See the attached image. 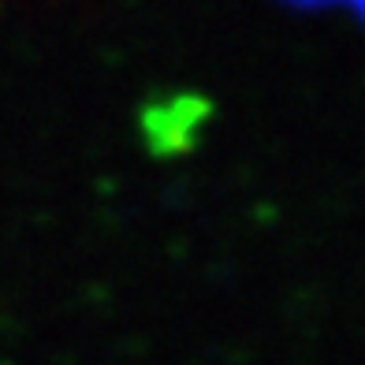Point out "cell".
Listing matches in <instances>:
<instances>
[{"label":"cell","instance_id":"obj_1","mask_svg":"<svg viewBox=\"0 0 365 365\" xmlns=\"http://www.w3.org/2000/svg\"><path fill=\"white\" fill-rule=\"evenodd\" d=\"M298 4H336V0H298ZM339 4H354V8H365V0H339Z\"/></svg>","mask_w":365,"mask_h":365}]
</instances>
